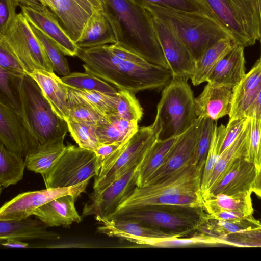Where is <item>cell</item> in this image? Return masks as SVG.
I'll return each instance as SVG.
<instances>
[{
	"instance_id": "d6986e66",
	"label": "cell",
	"mask_w": 261,
	"mask_h": 261,
	"mask_svg": "<svg viewBox=\"0 0 261 261\" xmlns=\"http://www.w3.org/2000/svg\"><path fill=\"white\" fill-rule=\"evenodd\" d=\"M257 168L244 156L238 158L221 178L209 190L204 200L210 196L219 194L234 195L251 192Z\"/></svg>"
},
{
	"instance_id": "7bdbcfd3",
	"label": "cell",
	"mask_w": 261,
	"mask_h": 261,
	"mask_svg": "<svg viewBox=\"0 0 261 261\" xmlns=\"http://www.w3.org/2000/svg\"><path fill=\"white\" fill-rule=\"evenodd\" d=\"M217 121L203 118L197 139L193 164L203 170Z\"/></svg>"
},
{
	"instance_id": "7dc6e473",
	"label": "cell",
	"mask_w": 261,
	"mask_h": 261,
	"mask_svg": "<svg viewBox=\"0 0 261 261\" xmlns=\"http://www.w3.org/2000/svg\"><path fill=\"white\" fill-rule=\"evenodd\" d=\"M105 118L83 105L74 103L69 105L68 119L79 123L96 126Z\"/></svg>"
},
{
	"instance_id": "277c9868",
	"label": "cell",
	"mask_w": 261,
	"mask_h": 261,
	"mask_svg": "<svg viewBox=\"0 0 261 261\" xmlns=\"http://www.w3.org/2000/svg\"><path fill=\"white\" fill-rule=\"evenodd\" d=\"M13 82L20 105L18 112L31 136L40 145L65 139L67 122L55 113L36 82L25 74L14 77Z\"/></svg>"
},
{
	"instance_id": "9f6ffc18",
	"label": "cell",
	"mask_w": 261,
	"mask_h": 261,
	"mask_svg": "<svg viewBox=\"0 0 261 261\" xmlns=\"http://www.w3.org/2000/svg\"><path fill=\"white\" fill-rule=\"evenodd\" d=\"M1 244L3 246L9 248H25L29 246L27 243L13 238H9L2 241Z\"/></svg>"
},
{
	"instance_id": "ab89813d",
	"label": "cell",
	"mask_w": 261,
	"mask_h": 261,
	"mask_svg": "<svg viewBox=\"0 0 261 261\" xmlns=\"http://www.w3.org/2000/svg\"><path fill=\"white\" fill-rule=\"evenodd\" d=\"M115 115L127 120L139 122L143 115V108L135 93L118 90Z\"/></svg>"
},
{
	"instance_id": "4316f807",
	"label": "cell",
	"mask_w": 261,
	"mask_h": 261,
	"mask_svg": "<svg viewBox=\"0 0 261 261\" xmlns=\"http://www.w3.org/2000/svg\"><path fill=\"white\" fill-rule=\"evenodd\" d=\"M116 42L114 31L103 10H95L75 44L79 48H88Z\"/></svg>"
},
{
	"instance_id": "5bb4252c",
	"label": "cell",
	"mask_w": 261,
	"mask_h": 261,
	"mask_svg": "<svg viewBox=\"0 0 261 261\" xmlns=\"http://www.w3.org/2000/svg\"><path fill=\"white\" fill-rule=\"evenodd\" d=\"M152 22L172 78L188 81L194 72L196 60L168 24L152 16Z\"/></svg>"
},
{
	"instance_id": "7402d4cb",
	"label": "cell",
	"mask_w": 261,
	"mask_h": 261,
	"mask_svg": "<svg viewBox=\"0 0 261 261\" xmlns=\"http://www.w3.org/2000/svg\"><path fill=\"white\" fill-rule=\"evenodd\" d=\"M37 83L55 113L65 121L68 117V87L54 71L36 70L29 74Z\"/></svg>"
},
{
	"instance_id": "db71d44e",
	"label": "cell",
	"mask_w": 261,
	"mask_h": 261,
	"mask_svg": "<svg viewBox=\"0 0 261 261\" xmlns=\"http://www.w3.org/2000/svg\"><path fill=\"white\" fill-rule=\"evenodd\" d=\"M208 214L216 219L233 221L241 220L252 216L238 211L225 210L217 211Z\"/></svg>"
},
{
	"instance_id": "ffe728a7",
	"label": "cell",
	"mask_w": 261,
	"mask_h": 261,
	"mask_svg": "<svg viewBox=\"0 0 261 261\" xmlns=\"http://www.w3.org/2000/svg\"><path fill=\"white\" fill-rule=\"evenodd\" d=\"M100 222L101 225L97 228L98 233L109 237L125 239L132 242L141 239H165L182 237L180 234L131 220L111 219Z\"/></svg>"
},
{
	"instance_id": "7c38bea8",
	"label": "cell",
	"mask_w": 261,
	"mask_h": 261,
	"mask_svg": "<svg viewBox=\"0 0 261 261\" xmlns=\"http://www.w3.org/2000/svg\"><path fill=\"white\" fill-rule=\"evenodd\" d=\"M89 180L74 186L28 191L20 193L0 208V221H18L33 215L35 210L61 196L71 194L79 197L85 192Z\"/></svg>"
},
{
	"instance_id": "bcb514c9",
	"label": "cell",
	"mask_w": 261,
	"mask_h": 261,
	"mask_svg": "<svg viewBox=\"0 0 261 261\" xmlns=\"http://www.w3.org/2000/svg\"><path fill=\"white\" fill-rule=\"evenodd\" d=\"M143 6L146 3L155 5L190 12H198L206 14L215 19L207 8L197 0H133Z\"/></svg>"
},
{
	"instance_id": "f5cc1de1",
	"label": "cell",
	"mask_w": 261,
	"mask_h": 261,
	"mask_svg": "<svg viewBox=\"0 0 261 261\" xmlns=\"http://www.w3.org/2000/svg\"><path fill=\"white\" fill-rule=\"evenodd\" d=\"M123 142L101 143L98 145L94 151L97 157L98 172L102 162L117 150Z\"/></svg>"
},
{
	"instance_id": "816d5d0a",
	"label": "cell",
	"mask_w": 261,
	"mask_h": 261,
	"mask_svg": "<svg viewBox=\"0 0 261 261\" xmlns=\"http://www.w3.org/2000/svg\"><path fill=\"white\" fill-rule=\"evenodd\" d=\"M248 118L234 119L228 121L226 126L224 137L220 148V154L229 147L243 130Z\"/></svg>"
},
{
	"instance_id": "f907efd6",
	"label": "cell",
	"mask_w": 261,
	"mask_h": 261,
	"mask_svg": "<svg viewBox=\"0 0 261 261\" xmlns=\"http://www.w3.org/2000/svg\"><path fill=\"white\" fill-rule=\"evenodd\" d=\"M19 5L15 0H0V36L4 34L16 16Z\"/></svg>"
},
{
	"instance_id": "44dd1931",
	"label": "cell",
	"mask_w": 261,
	"mask_h": 261,
	"mask_svg": "<svg viewBox=\"0 0 261 261\" xmlns=\"http://www.w3.org/2000/svg\"><path fill=\"white\" fill-rule=\"evenodd\" d=\"M232 94L230 88L207 83L200 94L195 98L197 117L217 121L229 115Z\"/></svg>"
},
{
	"instance_id": "8fae6325",
	"label": "cell",
	"mask_w": 261,
	"mask_h": 261,
	"mask_svg": "<svg viewBox=\"0 0 261 261\" xmlns=\"http://www.w3.org/2000/svg\"><path fill=\"white\" fill-rule=\"evenodd\" d=\"M98 173L93 151L68 144L56 164L42 175L46 188H64L89 180Z\"/></svg>"
},
{
	"instance_id": "8d00e7d4",
	"label": "cell",
	"mask_w": 261,
	"mask_h": 261,
	"mask_svg": "<svg viewBox=\"0 0 261 261\" xmlns=\"http://www.w3.org/2000/svg\"><path fill=\"white\" fill-rule=\"evenodd\" d=\"M207 236L208 246L261 247V227L222 237Z\"/></svg>"
},
{
	"instance_id": "f35d334b",
	"label": "cell",
	"mask_w": 261,
	"mask_h": 261,
	"mask_svg": "<svg viewBox=\"0 0 261 261\" xmlns=\"http://www.w3.org/2000/svg\"><path fill=\"white\" fill-rule=\"evenodd\" d=\"M30 24L34 34L43 45L52 64L54 71L63 76L70 74L69 66L65 55L46 35L32 24Z\"/></svg>"
},
{
	"instance_id": "60d3db41",
	"label": "cell",
	"mask_w": 261,
	"mask_h": 261,
	"mask_svg": "<svg viewBox=\"0 0 261 261\" xmlns=\"http://www.w3.org/2000/svg\"><path fill=\"white\" fill-rule=\"evenodd\" d=\"M226 126L217 124L215 127L211 143L204 166L201 184L202 195L205 192L207 182L214 166L220 155V148L224 137Z\"/></svg>"
},
{
	"instance_id": "9c48e42d",
	"label": "cell",
	"mask_w": 261,
	"mask_h": 261,
	"mask_svg": "<svg viewBox=\"0 0 261 261\" xmlns=\"http://www.w3.org/2000/svg\"><path fill=\"white\" fill-rule=\"evenodd\" d=\"M0 42L14 55L28 74L36 70L54 71L43 45L21 12L17 13L4 34L0 36Z\"/></svg>"
},
{
	"instance_id": "9a60e30c",
	"label": "cell",
	"mask_w": 261,
	"mask_h": 261,
	"mask_svg": "<svg viewBox=\"0 0 261 261\" xmlns=\"http://www.w3.org/2000/svg\"><path fill=\"white\" fill-rule=\"evenodd\" d=\"M19 6L28 22L49 38L65 55L77 56L79 48L47 7L37 0Z\"/></svg>"
},
{
	"instance_id": "8992f818",
	"label": "cell",
	"mask_w": 261,
	"mask_h": 261,
	"mask_svg": "<svg viewBox=\"0 0 261 261\" xmlns=\"http://www.w3.org/2000/svg\"><path fill=\"white\" fill-rule=\"evenodd\" d=\"M231 34L238 45H254L260 37L257 0H197Z\"/></svg>"
},
{
	"instance_id": "ac0fdd59",
	"label": "cell",
	"mask_w": 261,
	"mask_h": 261,
	"mask_svg": "<svg viewBox=\"0 0 261 261\" xmlns=\"http://www.w3.org/2000/svg\"><path fill=\"white\" fill-rule=\"evenodd\" d=\"M56 15L75 43L95 9L89 0H38Z\"/></svg>"
},
{
	"instance_id": "91938a15",
	"label": "cell",
	"mask_w": 261,
	"mask_h": 261,
	"mask_svg": "<svg viewBox=\"0 0 261 261\" xmlns=\"http://www.w3.org/2000/svg\"><path fill=\"white\" fill-rule=\"evenodd\" d=\"M258 3V7L260 14V56L259 58V60L261 61V0H257Z\"/></svg>"
},
{
	"instance_id": "4dcf8cb0",
	"label": "cell",
	"mask_w": 261,
	"mask_h": 261,
	"mask_svg": "<svg viewBox=\"0 0 261 261\" xmlns=\"http://www.w3.org/2000/svg\"><path fill=\"white\" fill-rule=\"evenodd\" d=\"M64 139L41 145L25 158L28 170L42 175L48 172L64 153L67 146Z\"/></svg>"
},
{
	"instance_id": "83f0119b",
	"label": "cell",
	"mask_w": 261,
	"mask_h": 261,
	"mask_svg": "<svg viewBox=\"0 0 261 261\" xmlns=\"http://www.w3.org/2000/svg\"><path fill=\"white\" fill-rule=\"evenodd\" d=\"M250 127V119L248 118L246 125L239 137L220 154L208 179L205 192L202 195L203 198L238 158L246 156Z\"/></svg>"
},
{
	"instance_id": "6da1fadb",
	"label": "cell",
	"mask_w": 261,
	"mask_h": 261,
	"mask_svg": "<svg viewBox=\"0 0 261 261\" xmlns=\"http://www.w3.org/2000/svg\"><path fill=\"white\" fill-rule=\"evenodd\" d=\"M77 57L86 72L95 75L118 90L134 93L165 87L172 79L171 72L149 62L123 60L113 52L111 44L79 48Z\"/></svg>"
},
{
	"instance_id": "d4e9b609",
	"label": "cell",
	"mask_w": 261,
	"mask_h": 261,
	"mask_svg": "<svg viewBox=\"0 0 261 261\" xmlns=\"http://www.w3.org/2000/svg\"><path fill=\"white\" fill-rule=\"evenodd\" d=\"M229 121L244 117L247 109L261 91V61L252 69L233 89Z\"/></svg>"
},
{
	"instance_id": "ee69618b",
	"label": "cell",
	"mask_w": 261,
	"mask_h": 261,
	"mask_svg": "<svg viewBox=\"0 0 261 261\" xmlns=\"http://www.w3.org/2000/svg\"><path fill=\"white\" fill-rule=\"evenodd\" d=\"M137 244L157 247H179L196 245H207L206 236L201 233L191 238L175 237L165 239H141L135 241Z\"/></svg>"
},
{
	"instance_id": "5b68a950",
	"label": "cell",
	"mask_w": 261,
	"mask_h": 261,
	"mask_svg": "<svg viewBox=\"0 0 261 261\" xmlns=\"http://www.w3.org/2000/svg\"><path fill=\"white\" fill-rule=\"evenodd\" d=\"M164 122L160 111L153 122L139 127L127 140L102 163L94 176L93 191H99L139 165L149 150L161 138Z\"/></svg>"
},
{
	"instance_id": "4fadbf2b",
	"label": "cell",
	"mask_w": 261,
	"mask_h": 261,
	"mask_svg": "<svg viewBox=\"0 0 261 261\" xmlns=\"http://www.w3.org/2000/svg\"><path fill=\"white\" fill-rule=\"evenodd\" d=\"M139 165L99 191H93L85 204L82 216L94 215L100 221L111 215L137 186Z\"/></svg>"
},
{
	"instance_id": "484cf974",
	"label": "cell",
	"mask_w": 261,
	"mask_h": 261,
	"mask_svg": "<svg viewBox=\"0 0 261 261\" xmlns=\"http://www.w3.org/2000/svg\"><path fill=\"white\" fill-rule=\"evenodd\" d=\"M47 227L39 219L29 217L18 221H0V240L13 238L54 241L60 238L58 233L47 230Z\"/></svg>"
},
{
	"instance_id": "cb8c5ba5",
	"label": "cell",
	"mask_w": 261,
	"mask_h": 261,
	"mask_svg": "<svg viewBox=\"0 0 261 261\" xmlns=\"http://www.w3.org/2000/svg\"><path fill=\"white\" fill-rule=\"evenodd\" d=\"M244 48L237 45L225 54L216 65L207 83L233 89L246 74Z\"/></svg>"
},
{
	"instance_id": "f546056e",
	"label": "cell",
	"mask_w": 261,
	"mask_h": 261,
	"mask_svg": "<svg viewBox=\"0 0 261 261\" xmlns=\"http://www.w3.org/2000/svg\"><path fill=\"white\" fill-rule=\"evenodd\" d=\"M178 136L159 139L149 150L138 168L137 186L145 185L148 179L159 169L176 142Z\"/></svg>"
},
{
	"instance_id": "52a82bcc",
	"label": "cell",
	"mask_w": 261,
	"mask_h": 261,
	"mask_svg": "<svg viewBox=\"0 0 261 261\" xmlns=\"http://www.w3.org/2000/svg\"><path fill=\"white\" fill-rule=\"evenodd\" d=\"M204 211V209L179 206H149L127 211L108 219L136 221L182 237L198 230L206 213Z\"/></svg>"
},
{
	"instance_id": "f1b7e54d",
	"label": "cell",
	"mask_w": 261,
	"mask_h": 261,
	"mask_svg": "<svg viewBox=\"0 0 261 261\" xmlns=\"http://www.w3.org/2000/svg\"><path fill=\"white\" fill-rule=\"evenodd\" d=\"M238 45L232 38H222L206 49L196 60L195 68L191 77L194 86L207 81L219 61Z\"/></svg>"
},
{
	"instance_id": "d6a6232c",
	"label": "cell",
	"mask_w": 261,
	"mask_h": 261,
	"mask_svg": "<svg viewBox=\"0 0 261 261\" xmlns=\"http://www.w3.org/2000/svg\"><path fill=\"white\" fill-rule=\"evenodd\" d=\"M138 122L110 115L96 126L99 144L123 142L138 129Z\"/></svg>"
},
{
	"instance_id": "30bf717a",
	"label": "cell",
	"mask_w": 261,
	"mask_h": 261,
	"mask_svg": "<svg viewBox=\"0 0 261 261\" xmlns=\"http://www.w3.org/2000/svg\"><path fill=\"white\" fill-rule=\"evenodd\" d=\"M195 98L187 80L172 78L164 87L157 109L170 136L181 135L196 120Z\"/></svg>"
},
{
	"instance_id": "74e56055",
	"label": "cell",
	"mask_w": 261,
	"mask_h": 261,
	"mask_svg": "<svg viewBox=\"0 0 261 261\" xmlns=\"http://www.w3.org/2000/svg\"><path fill=\"white\" fill-rule=\"evenodd\" d=\"M65 85L71 88L79 90L98 91L116 95L118 89L98 78L87 72H73L61 77Z\"/></svg>"
},
{
	"instance_id": "2e32d148",
	"label": "cell",
	"mask_w": 261,
	"mask_h": 261,
	"mask_svg": "<svg viewBox=\"0 0 261 261\" xmlns=\"http://www.w3.org/2000/svg\"><path fill=\"white\" fill-rule=\"evenodd\" d=\"M18 110L0 102V141L7 149L25 158L40 145L30 134Z\"/></svg>"
},
{
	"instance_id": "680465c9",
	"label": "cell",
	"mask_w": 261,
	"mask_h": 261,
	"mask_svg": "<svg viewBox=\"0 0 261 261\" xmlns=\"http://www.w3.org/2000/svg\"><path fill=\"white\" fill-rule=\"evenodd\" d=\"M95 10H103V0H89Z\"/></svg>"
},
{
	"instance_id": "11a10c76",
	"label": "cell",
	"mask_w": 261,
	"mask_h": 261,
	"mask_svg": "<svg viewBox=\"0 0 261 261\" xmlns=\"http://www.w3.org/2000/svg\"><path fill=\"white\" fill-rule=\"evenodd\" d=\"M244 117L261 120V91L245 112Z\"/></svg>"
},
{
	"instance_id": "603a6c76",
	"label": "cell",
	"mask_w": 261,
	"mask_h": 261,
	"mask_svg": "<svg viewBox=\"0 0 261 261\" xmlns=\"http://www.w3.org/2000/svg\"><path fill=\"white\" fill-rule=\"evenodd\" d=\"M79 197L68 194L58 197L34 211L33 215L48 227H68L82 217L75 206Z\"/></svg>"
},
{
	"instance_id": "94428289",
	"label": "cell",
	"mask_w": 261,
	"mask_h": 261,
	"mask_svg": "<svg viewBox=\"0 0 261 261\" xmlns=\"http://www.w3.org/2000/svg\"><path fill=\"white\" fill-rule=\"evenodd\" d=\"M15 1H17L18 3H19L20 5H21V4L22 5V4H24L30 2H33V1H37V0H15ZM37 1H38V0H37Z\"/></svg>"
},
{
	"instance_id": "681fc988",
	"label": "cell",
	"mask_w": 261,
	"mask_h": 261,
	"mask_svg": "<svg viewBox=\"0 0 261 261\" xmlns=\"http://www.w3.org/2000/svg\"><path fill=\"white\" fill-rule=\"evenodd\" d=\"M0 68L17 76L27 74L19 61L2 42H0Z\"/></svg>"
},
{
	"instance_id": "7a4b0ae2",
	"label": "cell",
	"mask_w": 261,
	"mask_h": 261,
	"mask_svg": "<svg viewBox=\"0 0 261 261\" xmlns=\"http://www.w3.org/2000/svg\"><path fill=\"white\" fill-rule=\"evenodd\" d=\"M103 12L113 29L116 43L169 70L149 12L133 0H103Z\"/></svg>"
},
{
	"instance_id": "3957f363",
	"label": "cell",
	"mask_w": 261,
	"mask_h": 261,
	"mask_svg": "<svg viewBox=\"0 0 261 261\" xmlns=\"http://www.w3.org/2000/svg\"><path fill=\"white\" fill-rule=\"evenodd\" d=\"M143 7L151 16L168 24L195 60L220 39H233L219 21L206 14L163 7L149 3L144 4Z\"/></svg>"
},
{
	"instance_id": "b9f144b4",
	"label": "cell",
	"mask_w": 261,
	"mask_h": 261,
	"mask_svg": "<svg viewBox=\"0 0 261 261\" xmlns=\"http://www.w3.org/2000/svg\"><path fill=\"white\" fill-rule=\"evenodd\" d=\"M66 121L68 131L78 146L94 151L99 144L96 126L83 124L69 119Z\"/></svg>"
},
{
	"instance_id": "e575fe53",
	"label": "cell",
	"mask_w": 261,
	"mask_h": 261,
	"mask_svg": "<svg viewBox=\"0 0 261 261\" xmlns=\"http://www.w3.org/2000/svg\"><path fill=\"white\" fill-rule=\"evenodd\" d=\"M251 192L234 195L219 194L212 195L204 200V208L208 214L221 210L234 211L253 215L254 209Z\"/></svg>"
},
{
	"instance_id": "e0dca14e",
	"label": "cell",
	"mask_w": 261,
	"mask_h": 261,
	"mask_svg": "<svg viewBox=\"0 0 261 261\" xmlns=\"http://www.w3.org/2000/svg\"><path fill=\"white\" fill-rule=\"evenodd\" d=\"M203 119L202 117H197L188 129L178 136L163 164L148 179L145 185L155 182L193 164L196 145Z\"/></svg>"
},
{
	"instance_id": "f6af8a7d",
	"label": "cell",
	"mask_w": 261,
	"mask_h": 261,
	"mask_svg": "<svg viewBox=\"0 0 261 261\" xmlns=\"http://www.w3.org/2000/svg\"><path fill=\"white\" fill-rule=\"evenodd\" d=\"M249 119L250 127L246 159L258 169L261 167V120Z\"/></svg>"
},
{
	"instance_id": "ba28073f",
	"label": "cell",
	"mask_w": 261,
	"mask_h": 261,
	"mask_svg": "<svg viewBox=\"0 0 261 261\" xmlns=\"http://www.w3.org/2000/svg\"><path fill=\"white\" fill-rule=\"evenodd\" d=\"M202 169L192 164L151 184L136 187L115 211L103 220L125 212L137 202L150 197L173 194L202 195Z\"/></svg>"
},
{
	"instance_id": "d590c367",
	"label": "cell",
	"mask_w": 261,
	"mask_h": 261,
	"mask_svg": "<svg viewBox=\"0 0 261 261\" xmlns=\"http://www.w3.org/2000/svg\"><path fill=\"white\" fill-rule=\"evenodd\" d=\"M25 168L26 165L24 158L7 149L1 143V187L6 188L22 180Z\"/></svg>"
},
{
	"instance_id": "1f68e13d",
	"label": "cell",
	"mask_w": 261,
	"mask_h": 261,
	"mask_svg": "<svg viewBox=\"0 0 261 261\" xmlns=\"http://www.w3.org/2000/svg\"><path fill=\"white\" fill-rule=\"evenodd\" d=\"M69 103L86 106L103 117L115 114L117 94L79 90L68 87Z\"/></svg>"
},
{
	"instance_id": "836d02e7",
	"label": "cell",
	"mask_w": 261,
	"mask_h": 261,
	"mask_svg": "<svg viewBox=\"0 0 261 261\" xmlns=\"http://www.w3.org/2000/svg\"><path fill=\"white\" fill-rule=\"evenodd\" d=\"M259 227L261 221L253 215L239 221H225L214 218L206 212L198 230L205 235L216 237Z\"/></svg>"
},
{
	"instance_id": "6f0895ef",
	"label": "cell",
	"mask_w": 261,
	"mask_h": 261,
	"mask_svg": "<svg viewBox=\"0 0 261 261\" xmlns=\"http://www.w3.org/2000/svg\"><path fill=\"white\" fill-rule=\"evenodd\" d=\"M251 191L261 198V167L257 170L256 174L252 185Z\"/></svg>"
},
{
	"instance_id": "c3c4849f",
	"label": "cell",
	"mask_w": 261,
	"mask_h": 261,
	"mask_svg": "<svg viewBox=\"0 0 261 261\" xmlns=\"http://www.w3.org/2000/svg\"><path fill=\"white\" fill-rule=\"evenodd\" d=\"M15 75L0 68V89L1 101L2 102L15 110H18L20 105L18 97L13 92V78Z\"/></svg>"
}]
</instances>
